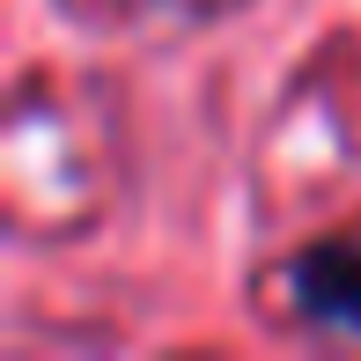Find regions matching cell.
I'll list each match as a JSON object with an SVG mask.
<instances>
[{"label": "cell", "mask_w": 361, "mask_h": 361, "mask_svg": "<svg viewBox=\"0 0 361 361\" xmlns=\"http://www.w3.org/2000/svg\"><path fill=\"white\" fill-rule=\"evenodd\" d=\"M295 310L332 332H361V251L354 243H324L295 266Z\"/></svg>", "instance_id": "obj_1"}]
</instances>
